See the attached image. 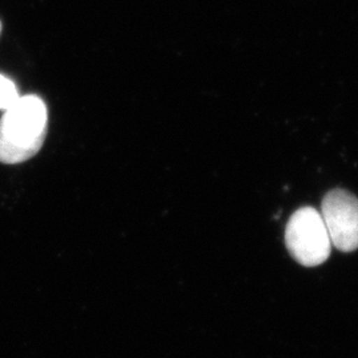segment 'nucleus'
I'll return each mask as SVG.
<instances>
[{"label":"nucleus","mask_w":358,"mask_h":358,"mask_svg":"<svg viewBox=\"0 0 358 358\" xmlns=\"http://www.w3.org/2000/svg\"><path fill=\"white\" fill-rule=\"evenodd\" d=\"M20 97L19 90L11 78L0 73V109L6 110Z\"/></svg>","instance_id":"20e7f679"},{"label":"nucleus","mask_w":358,"mask_h":358,"mask_svg":"<svg viewBox=\"0 0 358 358\" xmlns=\"http://www.w3.org/2000/svg\"><path fill=\"white\" fill-rule=\"evenodd\" d=\"M285 244L296 262L316 267L328 260L332 242L320 213L313 207L299 208L285 227Z\"/></svg>","instance_id":"f03ea898"},{"label":"nucleus","mask_w":358,"mask_h":358,"mask_svg":"<svg viewBox=\"0 0 358 358\" xmlns=\"http://www.w3.org/2000/svg\"><path fill=\"white\" fill-rule=\"evenodd\" d=\"M0 32H1V22H0Z\"/></svg>","instance_id":"39448f33"},{"label":"nucleus","mask_w":358,"mask_h":358,"mask_svg":"<svg viewBox=\"0 0 358 358\" xmlns=\"http://www.w3.org/2000/svg\"><path fill=\"white\" fill-rule=\"evenodd\" d=\"M0 118V162L17 165L38 153L45 141L48 109L35 94L20 96Z\"/></svg>","instance_id":"f257e3e1"},{"label":"nucleus","mask_w":358,"mask_h":358,"mask_svg":"<svg viewBox=\"0 0 358 358\" xmlns=\"http://www.w3.org/2000/svg\"><path fill=\"white\" fill-rule=\"evenodd\" d=\"M321 217L333 245L352 252L358 248V199L346 190L328 192L321 205Z\"/></svg>","instance_id":"7ed1b4c3"}]
</instances>
